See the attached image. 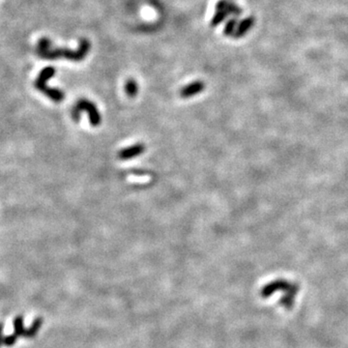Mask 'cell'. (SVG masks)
<instances>
[{
  "label": "cell",
  "instance_id": "cell-1",
  "mask_svg": "<svg viewBox=\"0 0 348 348\" xmlns=\"http://www.w3.org/2000/svg\"><path fill=\"white\" fill-rule=\"evenodd\" d=\"M52 43L48 38L40 40L38 45V54L41 58L48 59L64 58L74 61H81L86 58L90 50V43L87 39H82L80 42V48L78 51L73 52L67 49H56L52 50Z\"/></svg>",
  "mask_w": 348,
  "mask_h": 348
},
{
  "label": "cell",
  "instance_id": "cell-2",
  "mask_svg": "<svg viewBox=\"0 0 348 348\" xmlns=\"http://www.w3.org/2000/svg\"><path fill=\"white\" fill-rule=\"evenodd\" d=\"M56 75V69L53 67H47L45 68L39 75L38 79L35 82V87L40 90L43 94L48 96L51 100H53L56 103H60L64 100L65 94L63 91L57 89V88H51L48 87V81L51 80L54 76Z\"/></svg>",
  "mask_w": 348,
  "mask_h": 348
},
{
  "label": "cell",
  "instance_id": "cell-3",
  "mask_svg": "<svg viewBox=\"0 0 348 348\" xmlns=\"http://www.w3.org/2000/svg\"><path fill=\"white\" fill-rule=\"evenodd\" d=\"M83 112H87L88 114L90 124L93 127H98L101 125L102 116L100 115V113L94 103H92L91 101H89L87 99H81L80 101H78L71 112L72 118L75 121H79L81 118V114Z\"/></svg>",
  "mask_w": 348,
  "mask_h": 348
},
{
  "label": "cell",
  "instance_id": "cell-4",
  "mask_svg": "<svg viewBox=\"0 0 348 348\" xmlns=\"http://www.w3.org/2000/svg\"><path fill=\"white\" fill-rule=\"evenodd\" d=\"M229 14L239 16L242 14V10L229 0H220L216 5V14L212 19L211 26L217 27L226 20Z\"/></svg>",
  "mask_w": 348,
  "mask_h": 348
},
{
  "label": "cell",
  "instance_id": "cell-5",
  "mask_svg": "<svg viewBox=\"0 0 348 348\" xmlns=\"http://www.w3.org/2000/svg\"><path fill=\"white\" fill-rule=\"evenodd\" d=\"M291 286L289 282H286L284 280H277L274 281L270 284H268L267 286H265L262 290H261V296L263 298H268L270 296H272L273 294H275L276 292L279 291H287L289 290Z\"/></svg>",
  "mask_w": 348,
  "mask_h": 348
},
{
  "label": "cell",
  "instance_id": "cell-6",
  "mask_svg": "<svg viewBox=\"0 0 348 348\" xmlns=\"http://www.w3.org/2000/svg\"><path fill=\"white\" fill-rule=\"evenodd\" d=\"M145 151V145L143 144H137V145L129 146L127 148L122 149L119 154L118 158L122 161H127L131 159H135L139 156H141Z\"/></svg>",
  "mask_w": 348,
  "mask_h": 348
},
{
  "label": "cell",
  "instance_id": "cell-7",
  "mask_svg": "<svg viewBox=\"0 0 348 348\" xmlns=\"http://www.w3.org/2000/svg\"><path fill=\"white\" fill-rule=\"evenodd\" d=\"M299 288L296 285H291L289 290L287 292H285L284 296L281 298L280 300V305L282 307H284L287 310H290L293 308L294 304H295V298L296 295L298 293Z\"/></svg>",
  "mask_w": 348,
  "mask_h": 348
},
{
  "label": "cell",
  "instance_id": "cell-8",
  "mask_svg": "<svg viewBox=\"0 0 348 348\" xmlns=\"http://www.w3.org/2000/svg\"><path fill=\"white\" fill-rule=\"evenodd\" d=\"M204 88H205L204 83L201 82V81H197V82H194V83L183 87L180 92V95L183 98H190V97H193V96H196V95L202 93L204 90Z\"/></svg>",
  "mask_w": 348,
  "mask_h": 348
},
{
  "label": "cell",
  "instance_id": "cell-9",
  "mask_svg": "<svg viewBox=\"0 0 348 348\" xmlns=\"http://www.w3.org/2000/svg\"><path fill=\"white\" fill-rule=\"evenodd\" d=\"M255 24V20L254 18H248V19H245L243 20L240 25L238 26V28L236 29L235 33H234V37L235 38H240L242 36H244L250 29L253 28Z\"/></svg>",
  "mask_w": 348,
  "mask_h": 348
},
{
  "label": "cell",
  "instance_id": "cell-10",
  "mask_svg": "<svg viewBox=\"0 0 348 348\" xmlns=\"http://www.w3.org/2000/svg\"><path fill=\"white\" fill-rule=\"evenodd\" d=\"M41 325H42V319H37L34 320L33 324L31 325V327L29 328V330L26 331V334H25V338H28V339H31L33 337L36 336L37 332L39 331V329L41 328Z\"/></svg>",
  "mask_w": 348,
  "mask_h": 348
},
{
  "label": "cell",
  "instance_id": "cell-11",
  "mask_svg": "<svg viewBox=\"0 0 348 348\" xmlns=\"http://www.w3.org/2000/svg\"><path fill=\"white\" fill-rule=\"evenodd\" d=\"M14 330H15V334L19 337L21 336H25L26 334V329H25V326H24V319L23 317L19 316L17 317L16 319H14Z\"/></svg>",
  "mask_w": 348,
  "mask_h": 348
},
{
  "label": "cell",
  "instance_id": "cell-12",
  "mask_svg": "<svg viewBox=\"0 0 348 348\" xmlns=\"http://www.w3.org/2000/svg\"><path fill=\"white\" fill-rule=\"evenodd\" d=\"M125 91L127 93V95L129 97H135L137 96L138 92H139V87H138V84L134 81V80H129L127 83H126V86H125Z\"/></svg>",
  "mask_w": 348,
  "mask_h": 348
},
{
  "label": "cell",
  "instance_id": "cell-13",
  "mask_svg": "<svg viewBox=\"0 0 348 348\" xmlns=\"http://www.w3.org/2000/svg\"><path fill=\"white\" fill-rule=\"evenodd\" d=\"M236 27H237V21H236L235 19H232V20H231V21L227 24V26H226V28H225L224 33H225L227 36H233L234 33H235V31H236V30H235Z\"/></svg>",
  "mask_w": 348,
  "mask_h": 348
},
{
  "label": "cell",
  "instance_id": "cell-14",
  "mask_svg": "<svg viewBox=\"0 0 348 348\" xmlns=\"http://www.w3.org/2000/svg\"><path fill=\"white\" fill-rule=\"evenodd\" d=\"M18 338H19V336H17L15 333L13 335L5 337L4 341H3V345L6 347H13L17 343Z\"/></svg>",
  "mask_w": 348,
  "mask_h": 348
},
{
  "label": "cell",
  "instance_id": "cell-15",
  "mask_svg": "<svg viewBox=\"0 0 348 348\" xmlns=\"http://www.w3.org/2000/svg\"><path fill=\"white\" fill-rule=\"evenodd\" d=\"M3 341H4V337H3V335H0V347L3 345Z\"/></svg>",
  "mask_w": 348,
  "mask_h": 348
},
{
  "label": "cell",
  "instance_id": "cell-16",
  "mask_svg": "<svg viewBox=\"0 0 348 348\" xmlns=\"http://www.w3.org/2000/svg\"><path fill=\"white\" fill-rule=\"evenodd\" d=\"M2 330H3V324L0 323V335H2Z\"/></svg>",
  "mask_w": 348,
  "mask_h": 348
}]
</instances>
